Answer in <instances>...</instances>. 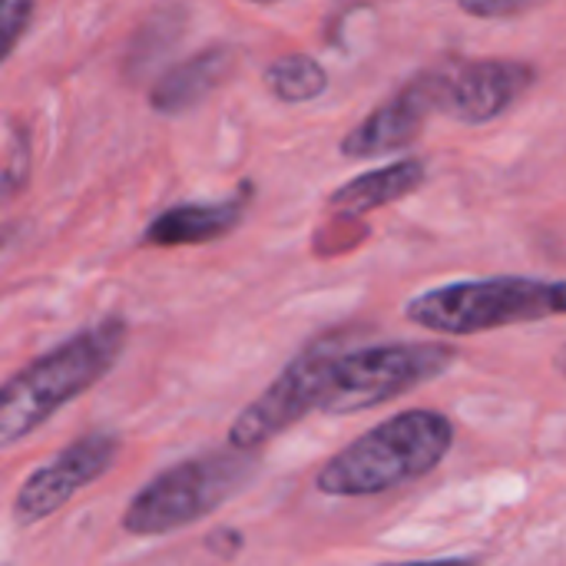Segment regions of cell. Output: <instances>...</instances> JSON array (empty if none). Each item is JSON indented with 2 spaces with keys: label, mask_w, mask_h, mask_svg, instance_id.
<instances>
[{
  "label": "cell",
  "mask_w": 566,
  "mask_h": 566,
  "mask_svg": "<svg viewBox=\"0 0 566 566\" xmlns=\"http://www.w3.org/2000/svg\"><path fill=\"white\" fill-rule=\"evenodd\" d=\"M537 66L527 60H464L451 56L431 70L434 83V113H444L464 126H488L501 119L524 93L534 86Z\"/></svg>",
  "instance_id": "cell-7"
},
{
  "label": "cell",
  "mask_w": 566,
  "mask_h": 566,
  "mask_svg": "<svg viewBox=\"0 0 566 566\" xmlns=\"http://www.w3.org/2000/svg\"><path fill=\"white\" fill-rule=\"evenodd\" d=\"M235 53L229 46H206L169 66L149 90V106L159 116H182L212 96L232 73Z\"/></svg>",
  "instance_id": "cell-11"
},
{
  "label": "cell",
  "mask_w": 566,
  "mask_h": 566,
  "mask_svg": "<svg viewBox=\"0 0 566 566\" xmlns=\"http://www.w3.org/2000/svg\"><path fill=\"white\" fill-rule=\"evenodd\" d=\"M259 471L255 454H239L232 448L186 458L159 471L146 488H139L123 511V531L133 537H166L209 514H216L229 497H235Z\"/></svg>",
  "instance_id": "cell-5"
},
{
  "label": "cell",
  "mask_w": 566,
  "mask_h": 566,
  "mask_svg": "<svg viewBox=\"0 0 566 566\" xmlns=\"http://www.w3.org/2000/svg\"><path fill=\"white\" fill-rule=\"evenodd\" d=\"M332 348H335V338H318L305 345L279 371V378L252 405H245L235 415L229 428V448L239 454H255L272 438L285 434L289 428L315 415L322 401V378H325V361Z\"/></svg>",
  "instance_id": "cell-6"
},
{
  "label": "cell",
  "mask_w": 566,
  "mask_h": 566,
  "mask_svg": "<svg viewBox=\"0 0 566 566\" xmlns=\"http://www.w3.org/2000/svg\"><path fill=\"white\" fill-rule=\"evenodd\" d=\"M381 566H484L478 557H444V560H415V564H381Z\"/></svg>",
  "instance_id": "cell-17"
},
{
  "label": "cell",
  "mask_w": 566,
  "mask_h": 566,
  "mask_svg": "<svg viewBox=\"0 0 566 566\" xmlns=\"http://www.w3.org/2000/svg\"><path fill=\"white\" fill-rule=\"evenodd\" d=\"M249 202H252V182H242L239 192H232L229 199L169 206L143 229L139 242L149 249H179V245H206L226 239L242 226Z\"/></svg>",
  "instance_id": "cell-10"
},
{
  "label": "cell",
  "mask_w": 566,
  "mask_h": 566,
  "mask_svg": "<svg viewBox=\"0 0 566 566\" xmlns=\"http://www.w3.org/2000/svg\"><path fill=\"white\" fill-rule=\"evenodd\" d=\"M428 179V166L424 159H395L388 166L368 169L348 182H342L332 196H328V209L348 219H361L375 209L395 206L408 196H415Z\"/></svg>",
  "instance_id": "cell-12"
},
{
  "label": "cell",
  "mask_w": 566,
  "mask_h": 566,
  "mask_svg": "<svg viewBox=\"0 0 566 566\" xmlns=\"http://www.w3.org/2000/svg\"><path fill=\"white\" fill-rule=\"evenodd\" d=\"M119 458V434L93 431L66 444L53 461L36 468L13 497V524L20 531L50 521L63 511L83 488L96 484Z\"/></svg>",
  "instance_id": "cell-8"
},
{
  "label": "cell",
  "mask_w": 566,
  "mask_h": 566,
  "mask_svg": "<svg viewBox=\"0 0 566 566\" xmlns=\"http://www.w3.org/2000/svg\"><path fill=\"white\" fill-rule=\"evenodd\" d=\"M129 325L119 315L70 335L0 385V451L40 431L56 411L103 381L119 361Z\"/></svg>",
  "instance_id": "cell-1"
},
{
  "label": "cell",
  "mask_w": 566,
  "mask_h": 566,
  "mask_svg": "<svg viewBox=\"0 0 566 566\" xmlns=\"http://www.w3.org/2000/svg\"><path fill=\"white\" fill-rule=\"evenodd\" d=\"M454 448V424L431 408L401 411L322 464L315 491L325 497H375L421 481Z\"/></svg>",
  "instance_id": "cell-2"
},
{
  "label": "cell",
  "mask_w": 566,
  "mask_h": 566,
  "mask_svg": "<svg viewBox=\"0 0 566 566\" xmlns=\"http://www.w3.org/2000/svg\"><path fill=\"white\" fill-rule=\"evenodd\" d=\"M33 13H36V7L30 0H0V63L17 50Z\"/></svg>",
  "instance_id": "cell-14"
},
{
  "label": "cell",
  "mask_w": 566,
  "mask_h": 566,
  "mask_svg": "<svg viewBox=\"0 0 566 566\" xmlns=\"http://www.w3.org/2000/svg\"><path fill=\"white\" fill-rule=\"evenodd\" d=\"M566 308V289L560 279H471L428 289L405 302V318L424 332L468 338L511 325H531L557 318Z\"/></svg>",
  "instance_id": "cell-3"
},
{
  "label": "cell",
  "mask_w": 566,
  "mask_h": 566,
  "mask_svg": "<svg viewBox=\"0 0 566 566\" xmlns=\"http://www.w3.org/2000/svg\"><path fill=\"white\" fill-rule=\"evenodd\" d=\"M458 361V352L434 342H385L361 348H332L322 378L318 411L332 418L361 415L388 405L434 378Z\"/></svg>",
  "instance_id": "cell-4"
},
{
  "label": "cell",
  "mask_w": 566,
  "mask_h": 566,
  "mask_svg": "<svg viewBox=\"0 0 566 566\" xmlns=\"http://www.w3.org/2000/svg\"><path fill=\"white\" fill-rule=\"evenodd\" d=\"M537 3L534 0H484V3H461V10L468 17H478V20H511V17H521L527 10H534Z\"/></svg>",
  "instance_id": "cell-15"
},
{
  "label": "cell",
  "mask_w": 566,
  "mask_h": 566,
  "mask_svg": "<svg viewBox=\"0 0 566 566\" xmlns=\"http://www.w3.org/2000/svg\"><path fill=\"white\" fill-rule=\"evenodd\" d=\"M431 113H434V83L428 70L411 83H405L381 106H375L355 129H348L338 149L345 159H375V156L401 153L421 136L424 119Z\"/></svg>",
  "instance_id": "cell-9"
},
{
  "label": "cell",
  "mask_w": 566,
  "mask_h": 566,
  "mask_svg": "<svg viewBox=\"0 0 566 566\" xmlns=\"http://www.w3.org/2000/svg\"><path fill=\"white\" fill-rule=\"evenodd\" d=\"M265 86L279 103L302 106L328 90V73L308 53H282L265 66Z\"/></svg>",
  "instance_id": "cell-13"
},
{
  "label": "cell",
  "mask_w": 566,
  "mask_h": 566,
  "mask_svg": "<svg viewBox=\"0 0 566 566\" xmlns=\"http://www.w3.org/2000/svg\"><path fill=\"white\" fill-rule=\"evenodd\" d=\"M242 547H245V537L235 527H222V531H212L206 537V551H212L216 557H226V560H232Z\"/></svg>",
  "instance_id": "cell-16"
}]
</instances>
